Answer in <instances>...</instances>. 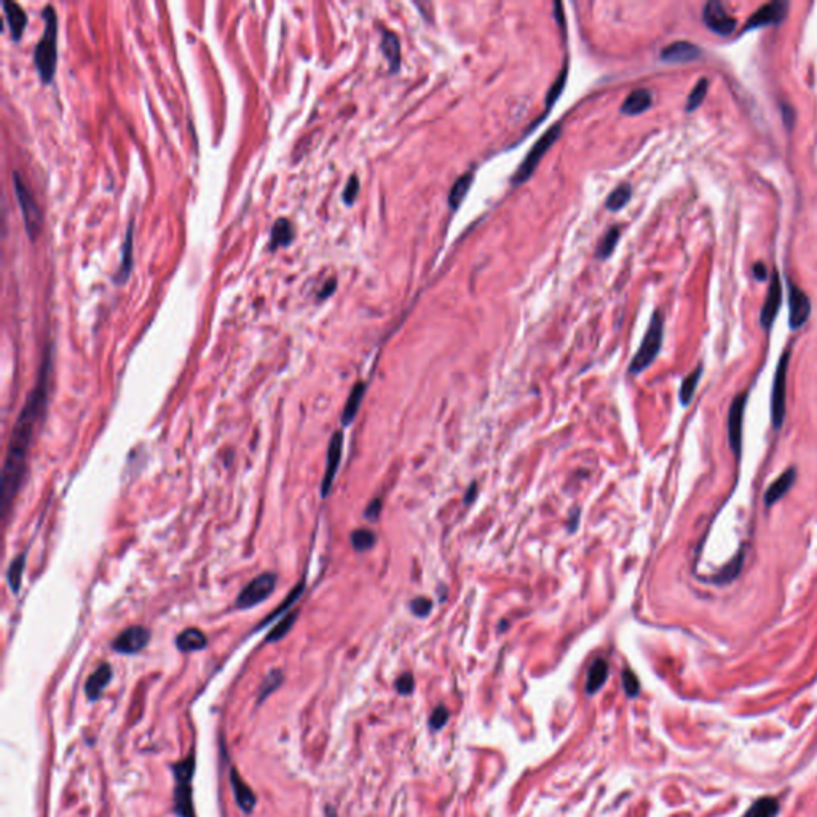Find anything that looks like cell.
<instances>
[{
    "label": "cell",
    "mask_w": 817,
    "mask_h": 817,
    "mask_svg": "<svg viewBox=\"0 0 817 817\" xmlns=\"http://www.w3.org/2000/svg\"><path fill=\"white\" fill-rule=\"evenodd\" d=\"M476 497H478V484L473 483L471 485L468 487L466 495H465V500H463V502H465V504H471L476 500Z\"/></svg>",
    "instance_id": "c3c4849f"
},
{
    "label": "cell",
    "mask_w": 817,
    "mask_h": 817,
    "mask_svg": "<svg viewBox=\"0 0 817 817\" xmlns=\"http://www.w3.org/2000/svg\"><path fill=\"white\" fill-rule=\"evenodd\" d=\"M632 197V188L629 184H621L615 190L610 193V197L605 201V206L608 211H619L621 208L629 203Z\"/></svg>",
    "instance_id": "1f68e13d"
},
{
    "label": "cell",
    "mask_w": 817,
    "mask_h": 817,
    "mask_svg": "<svg viewBox=\"0 0 817 817\" xmlns=\"http://www.w3.org/2000/svg\"><path fill=\"white\" fill-rule=\"evenodd\" d=\"M779 811V803L771 797L760 798L755 801L744 817H774Z\"/></svg>",
    "instance_id": "f546056e"
},
{
    "label": "cell",
    "mask_w": 817,
    "mask_h": 817,
    "mask_svg": "<svg viewBox=\"0 0 817 817\" xmlns=\"http://www.w3.org/2000/svg\"><path fill=\"white\" fill-rule=\"evenodd\" d=\"M24 562H26V554H21V556H18L13 562H11L8 573H7V578H8V584L13 593H18L21 586V580H23V571H24Z\"/></svg>",
    "instance_id": "8d00e7d4"
},
{
    "label": "cell",
    "mask_w": 817,
    "mask_h": 817,
    "mask_svg": "<svg viewBox=\"0 0 817 817\" xmlns=\"http://www.w3.org/2000/svg\"><path fill=\"white\" fill-rule=\"evenodd\" d=\"M230 787H231V792H234V798L238 804V808H240L243 813L251 814L255 808V803H258V797L254 795V792L251 790V787H249L245 780L241 779V776L238 774L235 768H231L230 770Z\"/></svg>",
    "instance_id": "e0dca14e"
},
{
    "label": "cell",
    "mask_w": 817,
    "mask_h": 817,
    "mask_svg": "<svg viewBox=\"0 0 817 817\" xmlns=\"http://www.w3.org/2000/svg\"><path fill=\"white\" fill-rule=\"evenodd\" d=\"M282 684H283V672L279 669H273L272 672L265 677L264 682H262L258 703L259 704L264 703V701L270 696V694L275 691Z\"/></svg>",
    "instance_id": "836d02e7"
},
{
    "label": "cell",
    "mask_w": 817,
    "mask_h": 817,
    "mask_svg": "<svg viewBox=\"0 0 817 817\" xmlns=\"http://www.w3.org/2000/svg\"><path fill=\"white\" fill-rule=\"evenodd\" d=\"M560 131H562V128L560 125H552L550 130H547L543 136L538 139L533 144V147L530 149V152L527 154V157L524 158V162L521 164V168L517 169V173L514 174L513 178V184H524V182L530 179V176L533 174V171L538 167L540 160L543 158V155L546 154L547 150L551 149V145L557 141L559 136H560Z\"/></svg>",
    "instance_id": "8992f818"
},
{
    "label": "cell",
    "mask_w": 817,
    "mask_h": 817,
    "mask_svg": "<svg viewBox=\"0 0 817 817\" xmlns=\"http://www.w3.org/2000/svg\"><path fill=\"white\" fill-rule=\"evenodd\" d=\"M795 479H797V469L789 468L785 469V471L780 474L770 487H768V490L765 493V504L768 508H771L774 503L787 495L790 487L795 484Z\"/></svg>",
    "instance_id": "d6986e66"
},
{
    "label": "cell",
    "mask_w": 817,
    "mask_h": 817,
    "mask_svg": "<svg viewBox=\"0 0 817 817\" xmlns=\"http://www.w3.org/2000/svg\"><path fill=\"white\" fill-rule=\"evenodd\" d=\"M742 562H744V551H739L733 557V560H731L730 565L725 567L720 571V575L717 576V583H730L731 580H734L742 569Z\"/></svg>",
    "instance_id": "74e56055"
},
{
    "label": "cell",
    "mask_w": 817,
    "mask_h": 817,
    "mask_svg": "<svg viewBox=\"0 0 817 817\" xmlns=\"http://www.w3.org/2000/svg\"><path fill=\"white\" fill-rule=\"evenodd\" d=\"M651 104H653V95L648 90L639 88L627 95L623 106H621V112L626 115H639L648 111Z\"/></svg>",
    "instance_id": "44dd1931"
},
{
    "label": "cell",
    "mask_w": 817,
    "mask_h": 817,
    "mask_svg": "<svg viewBox=\"0 0 817 817\" xmlns=\"http://www.w3.org/2000/svg\"><path fill=\"white\" fill-rule=\"evenodd\" d=\"M703 21L707 29L722 35V37H728L736 29V20L725 10L718 0H710L704 5Z\"/></svg>",
    "instance_id": "9c48e42d"
},
{
    "label": "cell",
    "mask_w": 817,
    "mask_h": 817,
    "mask_svg": "<svg viewBox=\"0 0 817 817\" xmlns=\"http://www.w3.org/2000/svg\"><path fill=\"white\" fill-rule=\"evenodd\" d=\"M111 680H112V667L111 664L107 662L101 664V666L88 677V680L85 682V694H87V698L91 703H96L97 699H101L102 693H104L107 685L111 684Z\"/></svg>",
    "instance_id": "ac0fdd59"
},
{
    "label": "cell",
    "mask_w": 817,
    "mask_h": 817,
    "mask_svg": "<svg viewBox=\"0 0 817 817\" xmlns=\"http://www.w3.org/2000/svg\"><path fill=\"white\" fill-rule=\"evenodd\" d=\"M623 686L629 696H636V694L639 693V688H640L639 679L636 677V674H634L632 670H629V669H626L623 672Z\"/></svg>",
    "instance_id": "7bdbcfd3"
},
{
    "label": "cell",
    "mask_w": 817,
    "mask_h": 817,
    "mask_svg": "<svg viewBox=\"0 0 817 817\" xmlns=\"http://www.w3.org/2000/svg\"><path fill=\"white\" fill-rule=\"evenodd\" d=\"M303 588H305V581L298 583L297 586H296V589H292L291 593H289V595L286 597V600L282 603V605H279V608L277 610V612H273V613L270 615V617H267V618L264 619V623L260 624V627L265 626V624L268 623V621H272L273 618L278 617V615L282 613V612H284V610L288 608V607H294V603H296L298 599H301V595H302V593H303Z\"/></svg>",
    "instance_id": "f35d334b"
},
{
    "label": "cell",
    "mask_w": 817,
    "mask_h": 817,
    "mask_svg": "<svg viewBox=\"0 0 817 817\" xmlns=\"http://www.w3.org/2000/svg\"><path fill=\"white\" fill-rule=\"evenodd\" d=\"M747 396H749L747 392L737 394L733 402H731L728 411L730 447L736 456H739L742 450V425H744V413H746L747 406Z\"/></svg>",
    "instance_id": "30bf717a"
},
{
    "label": "cell",
    "mask_w": 817,
    "mask_h": 817,
    "mask_svg": "<svg viewBox=\"0 0 817 817\" xmlns=\"http://www.w3.org/2000/svg\"><path fill=\"white\" fill-rule=\"evenodd\" d=\"M364 394H365V383L358 382L356 385L353 387L349 399H346V402H345V407H344V412H342V426H349L353 420L356 418L359 407H361Z\"/></svg>",
    "instance_id": "d4e9b609"
},
{
    "label": "cell",
    "mask_w": 817,
    "mask_h": 817,
    "mask_svg": "<svg viewBox=\"0 0 817 817\" xmlns=\"http://www.w3.org/2000/svg\"><path fill=\"white\" fill-rule=\"evenodd\" d=\"M353 550L358 552L370 551L377 543V535L369 528H356L350 536Z\"/></svg>",
    "instance_id": "4dcf8cb0"
},
{
    "label": "cell",
    "mask_w": 817,
    "mask_h": 817,
    "mask_svg": "<svg viewBox=\"0 0 817 817\" xmlns=\"http://www.w3.org/2000/svg\"><path fill=\"white\" fill-rule=\"evenodd\" d=\"M473 179H474L473 173H466V174L460 176V178L455 181V184L452 186V188H450V193H449L450 208L456 210L461 205V201L465 200V197L469 192V188H471V186H473Z\"/></svg>",
    "instance_id": "83f0119b"
},
{
    "label": "cell",
    "mask_w": 817,
    "mask_h": 817,
    "mask_svg": "<svg viewBox=\"0 0 817 817\" xmlns=\"http://www.w3.org/2000/svg\"><path fill=\"white\" fill-rule=\"evenodd\" d=\"M431 610L432 603L426 597H416V599L411 600V612L418 618H426L431 613Z\"/></svg>",
    "instance_id": "60d3db41"
},
{
    "label": "cell",
    "mask_w": 817,
    "mask_h": 817,
    "mask_svg": "<svg viewBox=\"0 0 817 817\" xmlns=\"http://www.w3.org/2000/svg\"><path fill=\"white\" fill-rule=\"evenodd\" d=\"M578 524H580V508H575L570 513V526H569L570 532H575Z\"/></svg>",
    "instance_id": "f907efd6"
},
{
    "label": "cell",
    "mask_w": 817,
    "mask_h": 817,
    "mask_svg": "<svg viewBox=\"0 0 817 817\" xmlns=\"http://www.w3.org/2000/svg\"><path fill=\"white\" fill-rule=\"evenodd\" d=\"M297 617H298L297 610H294V612H289L288 615H284L282 621H279V623L270 631V634H268L265 642L275 643V642H278V640H282L283 637L288 636V632L292 629V626H294Z\"/></svg>",
    "instance_id": "d6a6232c"
},
{
    "label": "cell",
    "mask_w": 817,
    "mask_h": 817,
    "mask_svg": "<svg viewBox=\"0 0 817 817\" xmlns=\"http://www.w3.org/2000/svg\"><path fill=\"white\" fill-rule=\"evenodd\" d=\"M703 50L698 45L691 44V42H674L661 50V59L670 64H680V63H691L701 58Z\"/></svg>",
    "instance_id": "2e32d148"
},
{
    "label": "cell",
    "mask_w": 817,
    "mask_h": 817,
    "mask_svg": "<svg viewBox=\"0 0 817 817\" xmlns=\"http://www.w3.org/2000/svg\"><path fill=\"white\" fill-rule=\"evenodd\" d=\"M754 277L758 279V282H765L766 279V267L761 264V262H757V264L754 265Z\"/></svg>",
    "instance_id": "681fc988"
},
{
    "label": "cell",
    "mask_w": 817,
    "mask_h": 817,
    "mask_svg": "<svg viewBox=\"0 0 817 817\" xmlns=\"http://www.w3.org/2000/svg\"><path fill=\"white\" fill-rule=\"evenodd\" d=\"M208 645V637L197 627H188V629L182 631L178 637H176V646L182 653H192V651H200L206 648Z\"/></svg>",
    "instance_id": "7402d4cb"
},
{
    "label": "cell",
    "mask_w": 817,
    "mask_h": 817,
    "mask_svg": "<svg viewBox=\"0 0 817 817\" xmlns=\"http://www.w3.org/2000/svg\"><path fill=\"white\" fill-rule=\"evenodd\" d=\"M780 302H782V284H780L779 273L774 270L771 275L770 288H768V296L763 303L760 313V322L763 329H770L773 326L774 320H776L777 312L780 308Z\"/></svg>",
    "instance_id": "9a60e30c"
},
{
    "label": "cell",
    "mask_w": 817,
    "mask_h": 817,
    "mask_svg": "<svg viewBox=\"0 0 817 817\" xmlns=\"http://www.w3.org/2000/svg\"><path fill=\"white\" fill-rule=\"evenodd\" d=\"M608 679V662L605 660H595L593 662V666L589 667V672H588V680H586V691L589 694H594L600 690V688L605 685V682Z\"/></svg>",
    "instance_id": "484cf974"
},
{
    "label": "cell",
    "mask_w": 817,
    "mask_h": 817,
    "mask_svg": "<svg viewBox=\"0 0 817 817\" xmlns=\"http://www.w3.org/2000/svg\"><path fill=\"white\" fill-rule=\"evenodd\" d=\"M382 50H383V54H385V58L388 59L392 71L393 72L398 71L399 63H401V45H399L398 37H396L393 32H389V30H385V32H383Z\"/></svg>",
    "instance_id": "4316f807"
},
{
    "label": "cell",
    "mask_w": 817,
    "mask_h": 817,
    "mask_svg": "<svg viewBox=\"0 0 817 817\" xmlns=\"http://www.w3.org/2000/svg\"><path fill=\"white\" fill-rule=\"evenodd\" d=\"M44 35L35 45L34 63L40 80L44 83H52L58 63V16L53 5H47L44 8Z\"/></svg>",
    "instance_id": "7a4b0ae2"
},
{
    "label": "cell",
    "mask_w": 817,
    "mask_h": 817,
    "mask_svg": "<svg viewBox=\"0 0 817 817\" xmlns=\"http://www.w3.org/2000/svg\"><path fill=\"white\" fill-rule=\"evenodd\" d=\"M619 235H621L619 227H612V229H610V230L607 231V234H605V236H603L602 240H600V243H599V248H597V253H595L597 258H599V259H607V258H610V254H612L613 249L617 248V243H618V240H619Z\"/></svg>",
    "instance_id": "e575fe53"
},
{
    "label": "cell",
    "mask_w": 817,
    "mask_h": 817,
    "mask_svg": "<svg viewBox=\"0 0 817 817\" xmlns=\"http://www.w3.org/2000/svg\"><path fill=\"white\" fill-rule=\"evenodd\" d=\"M50 355H47L42 363L40 377L37 385L28 396L26 402L18 417L13 432H11L10 444L7 449V456L4 463L2 473V504L7 513L10 504L13 503L18 492H20L24 474H26V463L30 446H32L35 431L40 420L45 416L47 401H48V375H50Z\"/></svg>",
    "instance_id": "6da1fadb"
},
{
    "label": "cell",
    "mask_w": 817,
    "mask_h": 817,
    "mask_svg": "<svg viewBox=\"0 0 817 817\" xmlns=\"http://www.w3.org/2000/svg\"><path fill=\"white\" fill-rule=\"evenodd\" d=\"M13 188H15L18 205H20V210H21V214H23L24 227H26V231H28L30 240H35V238L40 235L42 224H44L42 210L39 208V205H37V201H35L34 195L30 193L28 186L24 184V181L21 179V176L18 173H13Z\"/></svg>",
    "instance_id": "5b68a950"
},
{
    "label": "cell",
    "mask_w": 817,
    "mask_h": 817,
    "mask_svg": "<svg viewBox=\"0 0 817 817\" xmlns=\"http://www.w3.org/2000/svg\"><path fill=\"white\" fill-rule=\"evenodd\" d=\"M447 720H449V710L444 706H439V707H436L435 712H432V715L430 718V725H431L432 730H439L447 723Z\"/></svg>",
    "instance_id": "ee69618b"
},
{
    "label": "cell",
    "mask_w": 817,
    "mask_h": 817,
    "mask_svg": "<svg viewBox=\"0 0 817 817\" xmlns=\"http://www.w3.org/2000/svg\"><path fill=\"white\" fill-rule=\"evenodd\" d=\"M789 325L792 329H800L809 320L811 302L806 292L801 291L797 284L789 283Z\"/></svg>",
    "instance_id": "5bb4252c"
},
{
    "label": "cell",
    "mask_w": 817,
    "mask_h": 817,
    "mask_svg": "<svg viewBox=\"0 0 817 817\" xmlns=\"http://www.w3.org/2000/svg\"><path fill=\"white\" fill-rule=\"evenodd\" d=\"M787 11H789V4L782 2V0L766 4V5H763V7L755 11L751 18H749V21L746 23V28H744V32H746V30H752V29L763 28V26H779V24L785 20V16H787Z\"/></svg>",
    "instance_id": "4fadbf2b"
},
{
    "label": "cell",
    "mask_w": 817,
    "mask_h": 817,
    "mask_svg": "<svg viewBox=\"0 0 817 817\" xmlns=\"http://www.w3.org/2000/svg\"><path fill=\"white\" fill-rule=\"evenodd\" d=\"M335 288H337V283H335V279H329V282H327L325 286H322V289L320 291L318 297H320V298L329 297V296H331L332 292L335 291Z\"/></svg>",
    "instance_id": "7dc6e473"
},
{
    "label": "cell",
    "mask_w": 817,
    "mask_h": 817,
    "mask_svg": "<svg viewBox=\"0 0 817 817\" xmlns=\"http://www.w3.org/2000/svg\"><path fill=\"white\" fill-rule=\"evenodd\" d=\"M150 631L144 626H130L119 634L112 648L120 655H136L150 642Z\"/></svg>",
    "instance_id": "8fae6325"
},
{
    "label": "cell",
    "mask_w": 817,
    "mask_h": 817,
    "mask_svg": "<svg viewBox=\"0 0 817 817\" xmlns=\"http://www.w3.org/2000/svg\"><path fill=\"white\" fill-rule=\"evenodd\" d=\"M342 449H344V432L335 431L331 441H329L327 447V459H326V471L325 478L321 483V497L326 498L329 492L332 489L335 474L339 471L340 460H342Z\"/></svg>",
    "instance_id": "7c38bea8"
},
{
    "label": "cell",
    "mask_w": 817,
    "mask_h": 817,
    "mask_svg": "<svg viewBox=\"0 0 817 817\" xmlns=\"http://www.w3.org/2000/svg\"><path fill=\"white\" fill-rule=\"evenodd\" d=\"M413 686H416V682H413V677L411 674L401 675L398 682H396V688H398L401 694H411Z\"/></svg>",
    "instance_id": "bcb514c9"
},
{
    "label": "cell",
    "mask_w": 817,
    "mask_h": 817,
    "mask_svg": "<svg viewBox=\"0 0 817 817\" xmlns=\"http://www.w3.org/2000/svg\"><path fill=\"white\" fill-rule=\"evenodd\" d=\"M277 575L272 571H265L262 575L255 576L254 580L248 584V586L241 591L236 597V608L248 610L253 608L265 599L272 595L273 591L277 588Z\"/></svg>",
    "instance_id": "ba28073f"
},
{
    "label": "cell",
    "mask_w": 817,
    "mask_h": 817,
    "mask_svg": "<svg viewBox=\"0 0 817 817\" xmlns=\"http://www.w3.org/2000/svg\"><path fill=\"white\" fill-rule=\"evenodd\" d=\"M567 71H569V67L565 66L564 69H562V72H560L557 82L552 85L551 90H550V93H547V96H546V106H547V109H550V107L554 104V102H556V99L560 96V93H562V90H564V87H565V82H567Z\"/></svg>",
    "instance_id": "ab89813d"
},
{
    "label": "cell",
    "mask_w": 817,
    "mask_h": 817,
    "mask_svg": "<svg viewBox=\"0 0 817 817\" xmlns=\"http://www.w3.org/2000/svg\"><path fill=\"white\" fill-rule=\"evenodd\" d=\"M662 337H664V318L660 310H656L653 316H651V321L648 325V329H646L642 344H640V349L637 350L636 356L632 358V361L629 364V374L637 375L653 364V361L661 351Z\"/></svg>",
    "instance_id": "277c9868"
},
{
    "label": "cell",
    "mask_w": 817,
    "mask_h": 817,
    "mask_svg": "<svg viewBox=\"0 0 817 817\" xmlns=\"http://www.w3.org/2000/svg\"><path fill=\"white\" fill-rule=\"evenodd\" d=\"M133 221L130 222L126 229V234H125V241H123V248H121V264L119 272L115 273L114 277V282L119 283V284H123L128 278L131 275V268H133Z\"/></svg>",
    "instance_id": "603a6c76"
},
{
    "label": "cell",
    "mask_w": 817,
    "mask_h": 817,
    "mask_svg": "<svg viewBox=\"0 0 817 817\" xmlns=\"http://www.w3.org/2000/svg\"><path fill=\"white\" fill-rule=\"evenodd\" d=\"M2 8H4L5 18H7L11 35H13L15 40H20L23 37L24 29H26V26H28L26 11H24L16 2H11V0H4Z\"/></svg>",
    "instance_id": "ffe728a7"
},
{
    "label": "cell",
    "mask_w": 817,
    "mask_h": 817,
    "mask_svg": "<svg viewBox=\"0 0 817 817\" xmlns=\"http://www.w3.org/2000/svg\"><path fill=\"white\" fill-rule=\"evenodd\" d=\"M782 112H784V121H785V125H787V128H789V119H790V117L794 119V109H792V107L787 106V104H784V106H782Z\"/></svg>",
    "instance_id": "816d5d0a"
},
{
    "label": "cell",
    "mask_w": 817,
    "mask_h": 817,
    "mask_svg": "<svg viewBox=\"0 0 817 817\" xmlns=\"http://www.w3.org/2000/svg\"><path fill=\"white\" fill-rule=\"evenodd\" d=\"M380 513H382V498H374V500H372V502L368 504V508H365L364 516H365V519H369V521L374 522V521L379 519Z\"/></svg>",
    "instance_id": "f6af8a7d"
},
{
    "label": "cell",
    "mask_w": 817,
    "mask_h": 817,
    "mask_svg": "<svg viewBox=\"0 0 817 817\" xmlns=\"http://www.w3.org/2000/svg\"><path fill=\"white\" fill-rule=\"evenodd\" d=\"M197 768V757L192 752L187 758L173 765L174 774V813L179 817H197L192 800V779Z\"/></svg>",
    "instance_id": "3957f363"
},
{
    "label": "cell",
    "mask_w": 817,
    "mask_h": 817,
    "mask_svg": "<svg viewBox=\"0 0 817 817\" xmlns=\"http://www.w3.org/2000/svg\"><path fill=\"white\" fill-rule=\"evenodd\" d=\"M790 353L784 351L777 363L776 374H774L773 392H771V422L776 430H780L785 418V388H787V369H789Z\"/></svg>",
    "instance_id": "52a82bcc"
},
{
    "label": "cell",
    "mask_w": 817,
    "mask_h": 817,
    "mask_svg": "<svg viewBox=\"0 0 817 817\" xmlns=\"http://www.w3.org/2000/svg\"><path fill=\"white\" fill-rule=\"evenodd\" d=\"M701 375H703V365H698L696 369H694L691 374H688L684 382H682V387H680V393H679V398H680V404L682 406H688L693 399L694 392H696L698 388V383L701 380Z\"/></svg>",
    "instance_id": "f1b7e54d"
},
{
    "label": "cell",
    "mask_w": 817,
    "mask_h": 817,
    "mask_svg": "<svg viewBox=\"0 0 817 817\" xmlns=\"http://www.w3.org/2000/svg\"><path fill=\"white\" fill-rule=\"evenodd\" d=\"M707 88H709V80H707V78H699L696 87L693 88V91L686 99V107H685L686 112L696 111V109L703 104V101L706 99V95H707Z\"/></svg>",
    "instance_id": "d590c367"
},
{
    "label": "cell",
    "mask_w": 817,
    "mask_h": 817,
    "mask_svg": "<svg viewBox=\"0 0 817 817\" xmlns=\"http://www.w3.org/2000/svg\"><path fill=\"white\" fill-rule=\"evenodd\" d=\"M292 240H294V227H292V222L286 217H279L278 221L273 224L270 231V241H268L270 251H277L278 248L288 246Z\"/></svg>",
    "instance_id": "cb8c5ba5"
},
{
    "label": "cell",
    "mask_w": 817,
    "mask_h": 817,
    "mask_svg": "<svg viewBox=\"0 0 817 817\" xmlns=\"http://www.w3.org/2000/svg\"><path fill=\"white\" fill-rule=\"evenodd\" d=\"M358 192H359V181L356 176H351L346 182V186L344 188V201L346 205H353L355 203V200L358 197Z\"/></svg>",
    "instance_id": "b9f144b4"
}]
</instances>
